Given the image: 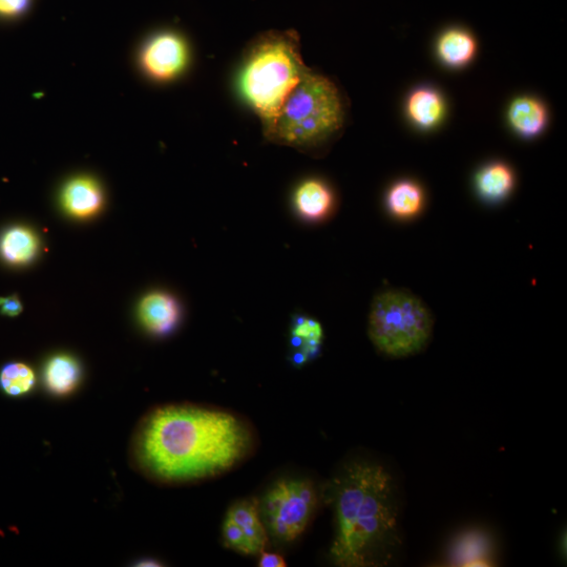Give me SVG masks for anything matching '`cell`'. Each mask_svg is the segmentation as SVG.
<instances>
[{
  "label": "cell",
  "mask_w": 567,
  "mask_h": 567,
  "mask_svg": "<svg viewBox=\"0 0 567 567\" xmlns=\"http://www.w3.org/2000/svg\"><path fill=\"white\" fill-rule=\"evenodd\" d=\"M251 447L249 428L234 414L196 405H166L140 420L131 458L147 478L186 483L234 468Z\"/></svg>",
  "instance_id": "obj_1"
},
{
  "label": "cell",
  "mask_w": 567,
  "mask_h": 567,
  "mask_svg": "<svg viewBox=\"0 0 567 567\" xmlns=\"http://www.w3.org/2000/svg\"><path fill=\"white\" fill-rule=\"evenodd\" d=\"M395 483L381 465L352 461L333 480L334 539L330 556L343 567L388 565L403 540Z\"/></svg>",
  "instance_id": "obj_2"
},
{
  "label": "cell",
  "mask_w": 567,
  "mask_h": 567,
  "mask_svg": "<svg viewBox=\"0 0 567 567\" xmlns=\"http://www.w3.org/2000/svg\"><path fill=\"white\" fill-rule=\"evenodd\" d=\"M308 71L300 52V37L294 31L265 33L251 46L244 59L240 90L260 117L264 132Z\"/></svg>",
  "instance_id": "obj_3"
},
{
  "label": "cell",
  "mask_w": 567,
  "mask_h": 567,
  "mask_svg": "<svg viewBox=\"0 0 567 567\" xmlns=\"http://www.w3.org/2000/svg\"><path fill=\"white\" fill-rule=\"evenodd\" d=\"M346 117L347 104L338 86L309 70L264 133L278 144L317 150L341 134Z\"/></svg>",
  "instance_id": "obj_4"
},
{
  "label": "cell",
  "mask_w": 567,
  "mask_h": 567,
  "mask_svg": "<svg viewBox=\"0 0 567 567\" xmlns=\"http://www.w3.org/2000/svg\"><path fill=\"white\" fill-rule=\"evenodd\" d=\"M433 328L430 309L407 289L384 290L371 304L369 338L378 351L394 359L422 352Z\"/></svg>",
  "instance_id": "obj_5"
},
{
  "label": "cell",
  "mask_w": 567,
  "mask_h": 567,
  "mask_svg": "<svg viewBox=\"0 0 567 567\" xmlns=\"http://www.w3.org/2000/svg\"><path fill=\"white\" fill-rule=\"evenodd\" d=\"M318 504L313 483L303 479H282L273 485L262 501L266 527L284 542L299 538L307 529Z\"/></svg>",
  "instance_id": "obj_6"
},
{
  "label": "cell",
  "mask_w": 567,
  "mask_h": 567,
  "mask_svg": "<svg viewBox=\"0 0 567 567\" xmlns=\"http://www.w3.org/2000/svg\"><path fill=\"white\" fill-rule=\"evenodd\" d=\"M188 50L185 41L174 33L155 36L141 52V66L153 79L166 81L177 77L186 67Z\"/></svg>",
  "instance_id": "obj_7"
},
{
  "label": "cell",
  "mask_w": 567,
  "mask_h": 567,
  "mask_svg": "<svg viewBox=\"0 0 567 567\" xmlns=\"http://www.w3.org/2000/svg\"><path fill=\"white\" fill-rule=\"evenodd\" d=\"M181 317L180 306L171 294L153 292L139 306V318L147 331L155 335L171 333Z\"/></svg>",
  "instance_id": "obj_8"
},
{
  "label": "cell",
  "mask_w": 567,
  "mask_h": 567,
  "mask_svg": "<svg viewBox=\"0 0 567 567\" xmlns=\"http://www.w3.org/2000/svg\"><path fill=\"white\" fill-rule=\"evenodd\" d=\"M294 208L303 219L321 222L331 216L335 199L331 188L323 181L311 179L303 182L293 196Z\"/></svg>",
  "instance_id": "obj_9"
},
{
  "label": "cell",
  "mask_w": 567,
  "mask_h": 567,
  "mask_svg": "<svg viewBox=\"0 0 567 567\" xmlns=\"http://www.w3.org/2000/svg\"><path fill=\"white\" fill-rule=\"evenodd\" d=\"M66 212L76 218H89L96 215L103 205L100 185L92 178L79 177L71 180L61 195Z\"/></svg>",
  "instance_id": "obj_10"
},
{
  "label": "cell",
  "mask_w": 567,
  "mask_h": 567,
  "mask_svg": "<svg viewBox=\"0 0 567 567\" xmlns=\"http://www.w3.org/2000/svg\"><path fill=\"white\" fill-rule=\"evenodd\" d=\"M449 562L454 566H490L494 562V546L485 532L472 530L460 534L452 543Z\"/></svg>",
  "instance_id": "obj_11"
},
{
  "label": "cell",
  "mask_w": 567,
  "mask_h": 567,
  "mask_svg": "<svg viewBox=\"0 0 567 567\" xmlns=\"http://www.w3.org/2000/svg\"><path fill=\"white\" fill-rule=\"evenodd\" d=\"M324 331L321 324L306 315H296L291 326V362L302 367L315 359L321 351Z\"/></svg>",
  "instance_id": "obj_12"
},
{
  "label": "cell",
  "mask_w": 567,
  "mask_h": 567,
  "mask_svg": "<svg viewBox=\"0 0 567 567\" xmlns=\"http://www.w3.org/2000/svg\"><path fill=\"white\" fill-rule=\"evenodd\" d=\"M406 111L409 119L420 130L429 131L443 121L446 103L438 91L429 87L414 90L407 99Z\"/></svg>",
  "instance_id": "obj_13"
},
{
  "label": "cell",
  "mask_w": 567,
  "mask_h": 567,
  "mask_svg": "<svg viewBox=\"0 0 567 567\" xmlns=\"http://www.w3.org/2000/svg\"><path fill=\"white\" fill-rule=\"evenodd\" d=\"M509 122L513 130L523 138H535L548 124V111L544 104L533 97H520L510 105Z\"/></svg>",
  "instance_id": "obj_14"
},
{
  "label": "cell",
  "mask_w": 567,
  "mask_h": 567,
  "mask_svg": "<svg viewBox=\"0 0 567 567\" xmlns=\"http://www.w3.org/2000/svg\"><path fill=\"white\" fill-rule=\"evenodd\" d=\"M514 185L515 177L511 167L500 162L483 166L475 177L479 197L492 204L507 199Z\"/></svg>",
  "instance_id": "obj_15"
},
{
  "label": "cell",
  "mask_w": 567,
  "mask_h": 567,
  "mask_svg": "<svg viewBox=\"0 0 567 567\" xmlns=\"http://www.w3.org/2000/svg\"><path fill=\"white\" fill-rule=\"evenodd\" d=\"M476 49L474 36L461 28L446 30L437 41L438 57L450 68L467 66L474 58Z\"/></svg>",
  "instance_id": "obj_16"
},
{
  "label": "cell",
  "mask_w": 567,
  "mask_h": 567,
  "mask_svg": "<svg viewBox=\"0 0 567 567\" xmlns=\"http://www.w3.org/2000/svg\"><path fill=\"white\" fill-rule=\"evenodd\" d=\"M386 203L392 217L402 221L411 220L422 213L424 191L413 181H399L389 189Z\"/></svg>",
  "instance_id": "obj_17"
},
{
  "label": "cell",
  "mask_w": 567,
  "mask_h": 567,
  "mask_svg": "<svg viewBox=\"0 0 567 567\" xmlns=\"http://www.w3.org/2000/svg\"><path fill=\"white\" fill-rule=\"evenodd\" d=\"M47 389L56 396L73 393L81 380V368L73 356L59 354L47 363L44 372Z\"/></svg>",
  "instance_id": "obj_18"
},
{
  "label": "cell",
  "mask_w": 567,
  "mask_h": 567,
  "mask_svg": "<svg viewBox=\"0 0 567 567\" xmlns=\"http://www.w3.org/2000/svg\"><path fill=\"white\" fill-rule=\"evenodd\" d=\"M39 242L33 231L24 226H14L0 237V255L12 265L30 263L37 255Z\"/></svg>",
  "instance_id": "obj_19"
},
{
  "label": "cell",
  "mask_w": 567,
  "mask_h": 567,
  "mask_svg": "<svg viewBox=\"0 0 567 567\" xmlns=\"http://www.w3.org/2000/svg\"><path fill=\"white\" fill-rule=\"evenodd\" d=\"M226 516L239 525L249 542L254 546L257 555L264 552L268 543V535L265 525L260 518L257 500L248 499L234 504Z\"/></svg>",
  "instance_id": "obj_20"
},
{
  "label": "cell",
  "mask_w": 567,
  "mask_h": 567,
  "mask_svg": "<svg viewBox=\"0 0 567 567\" xmlns=\"http://www.w3.org/2000/svg\"><path fill=\"white\" fill-rule=\"evenodd\" d=\"M36 375L24 363H10L0 370V389L11 397L28 395L35 387Z\"/></svg>",
  "instance_id": "obj_21"
},
{
  "label": "cell",
  "mask_w": 567,
  "mask_h": 567,
  "mask_svg": "<svg viewBox=\"0 0 567 567\" xmlns=\"http://www.w3.org/2000/svg\"><path fill=\"white\" fill-rule=\"evenodd\" d=\"M223 539L227 548L243 555H257L254 546L249 542L239 525L228 516L223 523Z\"/></svg>",
  "instance_id": "obj_22"
},
{
  "label": "cell",
  "mask_w": 567,
  "mask_h": 567,
  "mask_svg": "<svg viewBox=\"0 0 567 567\" xmlns=\"http://www.w3.org/2000/svg\"><path fill=\"white\" fill-rule=\"evenodd\" d=\"M21 311H23V304L16 296L0 298V312L7 315V317H17Z\"/></svg>",
  "instance_id": "obj_23"
},
{
  "label": "cell",
  "mask_w": 567,
  "mask_h": 567,
  "mask_svg": "<svg viewBox=\"0 0 567 567\" xmlns=\"http://www.w3.org/2000/svg\"><path fill=\"white\" fill-rule=\"evenodd\" d=\"M29 0H0V14L14 16L24 12Z\"/></svg>",
  "instance_id": "obj_24"
},
{
  "label": "cell",
  "mask_w": 567,
  "mask_h": 567,
  "mask_svg": "<svg viewBox=\"0 0 567 567\" xmlns=\"http://www.w3.org/2000/svg\"><path fill=\"white\" fill-rule=\"evenodd\" d=\"M261 558L259 560V566L261 567H285L286 561L278 554L273 553H261Z\"/></svg>",
  "instance_id": "obj_25"
},
{
  "label": "cell",
  "mask_w": 567,
  "mask_h": 567,
  "mask_svg": "<svg viewBox=\"0 0 567 567\" xmlns=\"http://www.w3.org/2000/svg\"><path fill=\"white\" fill-rule=\"evenodd\" d=\"M138 566H160L161 564H159L158 561L156 560H152V559H145L142 561H139Z\"/></svg>",
  "instance_id": "obj_26"
}]
</instances>
